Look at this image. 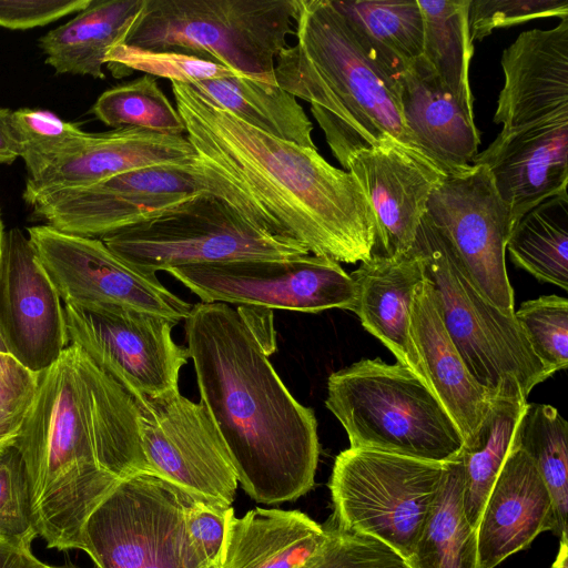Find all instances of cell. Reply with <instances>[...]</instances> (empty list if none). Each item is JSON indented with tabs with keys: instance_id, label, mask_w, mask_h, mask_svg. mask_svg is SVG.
<instances>
[{
	"instance_id": "cell-40",
	"label": "cell",
	"mask_w": 568,
	"mask_h": 568,
	"mask_svg": "<svg viewBox=\"0 0 568 568\" xmlns=\"http://www.w3.org/2000/svg\"><path fill=\"white\" fill-rule=\"evenodd\" d=\"M322 548L301 568H409L384 542L362 534L329 528Z\"/></svg>"
},
{
	"instance_id": "cell-4",
	"label": "cell",
	"mask_w": 568,
	"mask_h": 568,
	"mask_svg": "<svg viewBox=\"0 0 568 568\" xmlns=\"http://www.w3.org/2000/svg\"><path fill=\"white\" fill-rule=\"evenodd\" d=\"M295 36L276 59V84L311 104L345 171L353 154L390 143L433 165L406 129L399 77L363 48L331 0H300Z\"/></svg>"
},
{
	"instance_id": "cell-1",
	"label": "cell",
	"mask_w": 568,
	"mask_h": 568,
	"mask_svg": "<svg viewBox=\"0 0 568 568\" xmlns=\"http://www.w3.org/2000/svg\"><path fill=\"white\" fill-rule=\"evenodd\" d=\"M199 191L255 227L316 256L354 264L371 258L376 224L356 178L305 148L257 130L192 87L171 82Z\"/></svg>"
},
{
	"instance_id": "cell-36",
	"label": "cell",
	"mask_w": 568,
	"mask_h": 568,
	"mask_svg": "<svg viewBox=\"0 0 568 568\" xmlns=\"http://www.w3.org/2000/svg\"><path fill=\"white\" fill-rule=\"evenodd\" d=\"M12 123L28 179L77 153L90 134L52 112L29 108L12 111Z\"/></svg>"
},
{
	"instance_id": "cell-35",
	"label": "cell",
	"mask_w": 568,
	"mask_h": 568,
	"mask_svg": "<svg viewBox=\"0 0 568 568\" xmlns=\"http://www.w3.org/2000/svg\"><path fill=\"white\" fill-rule=\"evenodd\" d=\"M105 125L139 128L168 135H185V126L154 77L144 74L104 91L92 105Z\"/></svg>"
},
{
	"instance_id": "cell-38",
	"label": "cell",
	"mask_w": 568,
	"mask_h": 568,
	"mask_svg": "<svg viewBox=\"0 0 568 568\" xmlns=\"http://www.w3.org/2000/svg\"><path fill=\"white\" fill-rule=\"evenodd\" d=\"M514 316L534 354L554 375L568 366V301L544 295L521 303Z\"/></svg>"
},
{
	"instance_id": "cell-12",
	"label": "cell",
	"mask_w": 568,
	"mask_h": 568,
	"mask_svg": "<svg viewBox=\"0 0 568 568\" xmlns=\"http://www.w3.org/2000/svg\"><path fill=\"white\" fill-rule=\"evenodd\" d=\"M63 308L69 344L82 348L133 397L179 388L190 354L172 338L178 321L119 305Z\"/></svg>"
},
{
	"instance_id": "cell-49",
	"label": "cell",
	"mask_w": 568,
	"mask_h": 568,
	"mask_svg": "<svg viewBox=\"0 0 568 568\" xmlns=\"http://www.w3.org/2000/svg\"><path fill=\"white\" fill-rule=\"evenodd\" d=\"M0 352H7L6 345L1 337H0Z\"/></svg>"
},
{
	"instance_id": "cell-16",
	"label": "cell",
	"mask_w": 568,
	"mask_h": 568,
	"mask_svg": "<svg viewBox=\"0 0 568 568\" xmlns=\"http://www.w3.org/2000/svg\"><path fill=\"white\" fill-rule=\"evenodd\" d=\"M187 168L134 170L89 186L45 194L29 205L36 216L58 231L101 239L201 192Z\"/></svg>"
},
{
	"instance_id": "cell-23",
	"label": "cell",
	"mask_w": 568,
	"mask_h": 568,
	"mask_svg": "<svg viewBox=\"0 0 568 568\" xmlns=\"http://www.w3.org/2000/svg\"><path fill=\"white\" fill-rule=\"evenodd\" d=\"M409 328L427 384L458 427L464 447L469 446L495 393L470 375L448 335L435 290L426 276L414 290Z\"/></svg>"
},
{
	"instance_id": "cell-28",
	"label": "cell",
	"mask_w": 568,
	"mask_h": 568,
	"mask_svg": "<svg viewBox=\"0 0 568 568\" xmlns=\"http://www.w3.org/2000/svg\"><path fill=\"white\" fill-rule=\"evenodd\" d=\"M518 382L505 377L493 396L489 410L469 446L460 454L463 507L476 529L486 498L515 446L517 428L527 406Z\"/></svg>"
},
{
	"instance_id": "cell-17",
	"label": "cell",
	"mask_w": 568,
	"mask_h": 568,
	"mask_svg": "<svg viewBox=\"0 0 568 568\" xmlns=\"http://www.w3.org/2000/svg\"><path fill=\"white\" fill-rule=\"evenodd\" d=\"M0 337L7 352L36 373L69 346L61 298L19 229L4 234L0 260Z\"/></svg>"
},
{
	"instance_id": "cell-3",
	"label": "cell",
	"mask_w": 568,
	"mask_h": 568,
	"mask_svg": "<svg viewBox=\"0 0 568 568\" xmlns=\"http://www.w3.org/2000/svg\"><path fill=\"white\" fill-rule=\"evenodd\" d=\"M201 403L226 446L237 480L257 503L295 500L315 483L320 457L313 409L286 388L243 306L196 303L185 318Z\"/></svg>"
},
{
	"instance_id": "cell-34",
	"label": "cell",
	"mask_w": 568,
	"mask_h": 568,
	"mask_svg": "<svg viewBox=\"0 0 568 568\" xmlns=\"http://www.w3.org/2000/svg\"><path fill=\"white\" fill-rule=\"evenodd\" d=\"M516 442L532 460L554 504L555 534L567 529L568 515V424L547 404H527L517 428Z\"/></svg>"
},
{
	"instance_id": "cell-8",
	"label": "cell",
	"mask_w": 568,
	"mask_h": 568,
	"mask_svg": "<svg viewBox=\"0 0 568 568\" xmlns=\"http://www.w3.org/2000/svg\"><path fill=\"white\" fill-rule=\"evenodd\" d=\"M447 463L347 448L328 483L338 529L373 537L405 560L439 493Z\"/></svg>"
},
{
	"instance_id": "cell-22",
	"label": "cell",
	"mask_w": 568,
	"mask_h": 568,
	"mask_svg": "<svg viewBox=\"0 0 568 568\" xmlns=\"http://www.w3.org/2000/svg\"><path fill=\"white\" fill-rule=\"evenodd\" d=\"M548 530H556L552 498L535 464L516 442L476 527L478 568H496Z\"/></svg>"
},
{
	"instance_id": "cell-43",
	"label": "cell",
	"mask_w": 568,
	"mask_h": 568,
	"mask_svg": "<svg viewBox=\"0 0 568 568\" xmlns=\"http://www.w3.org/2000/svg\"><path fill=\"white\" fill-rule=\"evenodd\" d=\"M232 505L196 497L189 505L185 525L190 541L207 567H220Z\"/></svg>"
},
{
	"instance_id": "cell-20",
	"label": "cell",
	"mask_w": 568,
	"mask_h": 568,
	"mask_svg": "<svg viewBox=\"0 0 568 568\" xmlns=\"http://www.w3.org/2000/svg\"><path fill=\"white\" fill-rule=\"evenodd\" d=\"M504 85L494 122L504 131L568 114V18L521 32L500 60Z\"/></svg>"
},
{
	"instance_id": "cell-25",
	"label": "cell",
	"mask_w": 568,
	"mask_h": 568,
	"mask_svg": "<svg viewBox=\"0 0 568 568\" xmlns=\"http://www.w3.org/2000/svg\"><path fill=\"white\" fill-rule=\"evenodd\" d=\"M349 275L357 295L354 313L363 327L394 354L397 363L426 382L409 328L414 290L425 278L420 254L412 246L392 258L373 255Z\"/></svg>"
},
{
	"instance_id": "cell-31",
	"label": "cell",
	"mask_w": 568,
	"mask_h": 568,
	"mask_svg": "<svg viewBox=\"0 0 568 568\" xmlns=\"http://www.w3.org/2000/svg\"><path fill=\"white\" fill-rule=\"evenodd\" d=\"M462 478L460 458L447 463L437 498L406 559L409 568H478L476 529L464 513Z\"/></svg>"
},
{
	"instance_id": "cell-42",
	"label": "cell",
	"mask_w": 568,
	"mask_h": 568,
	"mask_svg": "<svg viewBox=\"0 0 568 568\" xmlns=\"http://www.w3.org/2000/svg\"><path fill=\"white\" fill-rule=\"evenodd\" d=\"M550 17L568 18V0H470L468 9L473 41L496 29Z\"/></svg>"
},
{
	"instance_id": "cell-18",
	"label": "cell",
	"mask_w": 568,
	"mask_h": 568,
	"mask_svg": "<svg viewBox=\"0 0 568 568\" xmlns=\"http://www.w3.org/2000/svg\"><path fill=\"white\" fill-rule=\"evenodd\" d=\"M476 164L488 170L514 229L532 207L567 192L568 114L501 130L474 158Z\"/></svg>"
},
{
	"instance_id": "cell-26",
	"label": "cell",
	"mask_w": 568,
	"mask_h": 568,
	"mask_svg": "<svg viewBox=\"0 0 568 568\" xmlns=\"http://www.w3.org/2000/svg\"><path fill=\"white\" fill-rule=\"evenodd\" d=\"M328 530L300 510L254 508L231 514L220 568H301L324 545Z\"/></svg>"
},
{
	"instance_id": "cell-30",
	"label": "cell",
	"mask_w": 568,
	"mask_h": 568,
	"mask_svg": "<svg viewBox=\"0 0 568 568\" xmlns=\"http://www.w3.org/2000/svg\"><path fill=\"white\" fill-rule=\"evenodd\" d=\"M216 106L246 124L301 146L317 149L313 124L297 99L277 85L242 77L189 84Z\"/></svg>"
},
{
	"instance_id": "cell-27",
	"label": "cell",
	"mask_w": 568,
	"mask_h": 568,
	"mask_svg": "<svg viewBox=\"0 0 568 568\" xmlns=\"http://www.w3.org/2000/svg\"><path fill=\"white\" fill-rule=\"evenodd\" d=\"M144 0H91L78 14L39 39L45 63L59 74L103 79L110 50L124 43Z\"/></svg>"
},
{
	"instance_id": "cell-45",
	"label": "cell",
	"mask_w": 568,
	"mask_h": 568,
	"mask_svg": "<svg viewBox=\"0 0 568 568\" xmlns=\"http://www.w3.org/2000/svg\"><path fill=\"white\" fill-rule=\"evenodd\" d=\"M30 548L0 538V568H45Z\"/></svg>"
},
{
	"instance_id": "cell-11",
	"label": "cell",
	"mask_w": 568,
	"mask_h": 568,
	"mask_svg": "<svg viewBox=\"0 0 568 568\" xmlns=\"http://www.w3.org/2000/svg\"><path fill=\"white\" fill-rule=\"evenodd\" d=\"M204 303L318 313L354 312L356 287L338 262L316 255L189 264L168 271Z\"/></svg>"
},
{
	"instance_id": "cell-7",
	"label": "cell",
	"mask_w": 568,
	"mask_h": 568,
	"mask_svg": "<svg viewBox=\"0 0 568 568\" xmlns=\"http://www.w3.org/2000/svg\"><path fill=\"white\" fill-rule=\"evenodd\" d=\"M413 246L420 254L444 325L474 379L496 393L514 377L524 395L552 376L534 354L514 315L489 303L476 288L447 236L420 220Z\"/></svg>"
},
{
	"instance_id": "cell-9",
	"label": "cell",
	"mask_w": 568,
	"mask_h": 568,
	"mask_svg": "<svg viewBox=\"0 0 568 568\" xmlns=\"http://www.w3.org/2000/svg\"><path fill=\"white\" fill-rule=\"evenodd\" d=\"M196 497L153 473L119 479L85 520L80 549L98 568H210L185 525Z\"/></svg>"
},
{
	"instance_id": "cell-6",
	"label": "cell",
	"mask_w": 568,
	"mask_h": 568,
	"mask_svg": "<svg viewBox=\"0 0 568 568\" xmlns=\"http://www.w3.org/2000/svg\"><path fill=\"white\" fill-rule=\"evenodd\" d=\"M325 405L352 448L440 464L458 459L464 448L429 385L397 362L363 358L332 373Z\"/></svg>"
},
{
	"instance_id": "cell-19",
	"label": "cell",
	"mask_w": 568,
	"mask_h": 568,
	"mask_svg": "<svg viewBox=\"0 0 568 568\" xmlns=\"http://www.w3.org/2000/svg\"><path fill=\"white\" fill-rule=\"evenodd\" d=\"M347 171L373 210L376 234L372 256L392 258L408 252L429 194L445 175L392 143L353 154Z\"/></svg>"
},
{
	"instance_id": "cell-37",
	"label": "cell",
	"mask_w": 568,
	"mask_h": 568,
	"mask_svg": "<svg viewBox=\"0 0 568 568\" xmlns=\"http://www.w3.org/2000/svg\"><path fill=\"white\" fill-rule=\"evenodd\" d=\"M105 64L115 78H124L134 71L171 82H193L229 77H240L229 68L176 52L152 51L121 43L110 50ZM243 78V77H242Z\"/></svg>"
},
{
	"instance_id": "cell-2",
	"label": "cell",
	"mask_w": 568,
	"mask_h": 568,
	"mask_svg": "<svg viewBox=\"0 0 568 568\" xmlns=\"http://www.w3.org/2000/svg\"><path fill=\"white\" fill-rule=\"evenodd\" d=\"M14 445L36 532L58 550L81 548L85 520L119 479L152 473L135 398L74 344L40 373Z\"/></svg>"
},
{
	"instance_id": "cell-29",
	"label": "cell",
	"mask_w": 568,
	"mask_h": 568,
	"mask_svg": "<svg viewBox=\"0 0 568 568\" xmlns=\"http://www.w3.org/2000/svg\"><path fill=\"white\" fill-rule=\"evenodd\" d=\"M363 48L400 77L423 55L424 18L417 0H331Z\"/></svg>"
},
{
	"instance_id": "cell-21",
	"label": "cell",
	"mask_w": 568,
	"mask_h": 568,
	"mask_svg": "<svg viewBox=\"0 0 568 568\" xmlns=\"http://www.w3.org/2000/svg\"><path fill=\"white\" fill-rule=\"evenodd\" d=\"M195 155L186 135L160 134L130 126L90 133L77 153L28 179L23 199L29 204L55 191L89 186L134 170L187 168Z\"/></svg>"
},
{
	"instance_id": "cell-5",
	"label": "cell",
	"mask_w": 568,
	"mask_h": 568,
	"mask_svg": "<svg viewBox=\"0 0 568 568\" xmlns=\"http://www.w3.org/2000/svg\"><path fill=\"white\" fill-rule=\"evenodd\" d=\"M298 11L300 0H144L124 43L212 61L275 87V62Z\"/></svg>"
},
{
	"instance_id": "cell-32",
	"label": "cell",
	"mask_w": 568,
	"mask_h": 568,
	"mask_svg": "<svg viewBox=\"0 0 568 568\" xmlns=\"http://www.w3.org/2000/svg\"><path fill=\"white\" fill-rule=\"evenodd\" d=\"M424 18L423 58L474 115L469 67L474 53L468 24L470 0H417Z\"/></svg>"
},
{
	"instance_id": "cell-13",
	"label": "cell",
	"mask_w": 568,
	"mask_h": 568,
	"mask_svg": "<svg viewBox=\"0 0 568 568\" xmlns=\"http://www.w3.org/2000/svg\"><path fill=\"white\" fill-rule=\"evenodd\" d=\"M31 245L64 304L119 305L180 322L192 306L100 239L67 234L47 224L27 230Z\"/></svg>"
},
{
	"instance_id": "cell-24",
	"label": "cell",
	"mask_w": 568,
	"mask_h": 568,
	"mask_svg": "<svg viewBox=\"0 0 568 568\" xmlns=\"http://www.w3.org/2000/svg\"><path fill=\"white\" fill-rule=\"evenodd\" d=\"M406 129L430 163L443 174L468 170L478 153L479 131L454 94L420 57L399 77Z\"/></svg>"
},
{
	"instance_id": "cell-47",
	"label": "cell",
	"mask_w": 568,
	"mask_h": 568,
	"mask_svg": "<svg viewBox=\"0 0 568 568\" xmlns=\"http://www.w3.org/2000/svg\"><path fill=\"white\" fill-rule=\"evenodd\" d=\"M550 568H568V536L564 532L559 537V549Z\"/></svg>"
},
{
	"instance_id": "cell-50",
	"label": "cell",
	"mask_w": 568,
	"mask_h": 568,
	"mask_svg": "<svg viewBox=\"0 0 568 568\" xmlns=\"http://www.w3.org/2000/svg\"><path fill=\"white\" fill-rule=\"evenodd\" d=\"M45 568H57V567L47 566Z\"/></svg>"
},
{
	"instance_id": "cell-46",
	"label": "cell",
	"mask_w": 568,
	"mask_h": 568,
	"mask_svg": "<svg viewBox=\"0 0 568 568\" xmlns=\"http://www.w3.org/2000/svg\"><path fill=\"white\" fill-rule=\"evenodd\" d=\"M20 158V145L12 123V110L0 106V164Z\"/></svg>"
},
{
	"instance_id": "cell-48",
	"label": "cell",
	"mask_w": 568,
	"mask_h": 568,
	"mask_svg": "<svg viewBox=\"0 0 568 568\" xmlns=\"http://www.w3.org/2000/svg\"><path fill=\"white\" fill-rule=\"evenodd\" d=\"M4 234L6 233L3 231V224H2L1 214H0V260H1L2 250H3Z\"/></svg>"
},
{
	"instance_id": "cell-39",
	"label": "cell",
	"mask_w": 568,
	"mask_h": 568,
	"mask_svg": "<svg viewBox=\"0 0 568 568\" xmlns=\"http://www.w3.org/2000/svg\"><path fill=\"white\" fill-rule=\"evenodd\" d=\"M28 476L16 445L0 449V538L30 548L37 537Z\"/></svg>"
},
{
	"instance_id": "cell-15",
	"label": "cell",
	"mask_w": 568,
	"mask_h": 568,
	"mask_svg": "<svg viewBox=\"0 0 568 568\" xmlns=\"http://www.w3.org/2000/svg\"><path fill=\"white\" fill-rule=\"evenodd\" d=\"M447 236L480 294L514 315V291L506 268L513 231L509 210L484 165L443 176L429 194L425 213Z\"/></svg>"
},
{
	"instance_id": "cell-51",
	"label": "cell",
	"mask_w": 568,
	"mask_h": 568,
	"mask_svg": "<svg viewBox=\"0 0 568 568\" xmlns=\"http://www.w3.org/2000/svg\"><path fill=\"white\" fill-rule=\"evenodd\" d=\"M210 568H220V567H210Z\"/></svg>"
},
{
	"instance_id": "cell-14",
	"label": "cell",
	"mask_w": 568,
	"mask_h": 568,
	"mask_svg": "<svg viewBox=\"0 0 568 568\" xmlns=\"http://www.w3.org/2000/svg\"><path fill=\"white\" fill-rule=\"evenodd\" d=\"M134 398L150 470L194 496L232 505L237 476L206 407L179 388Z\"/></svg>"
},
{
	"instance_id": "cell-10",
	"label": "cell",
	"mask_w": 568,
	"mask_h": 568,
	"mask_svg": "<svg viewBox=\"0 0 568 568\" xmlns=\"http://www.w3.org/2000/svg\"><path fill=\"white\" fill-rule=\"evenodd\" d=\"M100 240L119 257L150 273L189 264L310 254L297 242L255 227L204 191Z\"/></svg>"
},
{
	"instance_id": "cell-41",
	"label": "cell",
	"mask_w": 568,
	"mask_h": 568,
	"mask_svg": "<svg viewBox=\"0 0 568 568\" xmlns=\"http://www.w3.org/2000/svg\"><path fill=\"white\" fill-rule=\"evenodd\" d=\"M39 375L0 352V449L16 444L34 402Z\"/></svg>"
},
{
	"instance_id": "cell-33",
	"label": "cell",
	"mask_w": 568,
	"mask_h": 568,
	"mask_svg": "<svg viewBox=\"0 0 568 568\" xmlns=\"http://www.w3.org/2000/svg\"><path fill=\"white\" fill-rule=\"evenodd\" d=\"M506 250L515 265L567 291L568 192L528 211L514 226Z\"/></svg>"
},
{
	"instance_id": "cell-44",
	"label": "cell",
	"mask_w": 568,
	"mask_h": 568,
	"mask_svg": "<svg viewBox=\"0 0 568 568\" xmlns=\"http://www.w3.org/2000/svg\"><path fill=\"white\" fill-rule=\"evenodd\" d=\"M91 0H0V27L27 30L82 11Z\"/></svg>"
}]
</instances>
